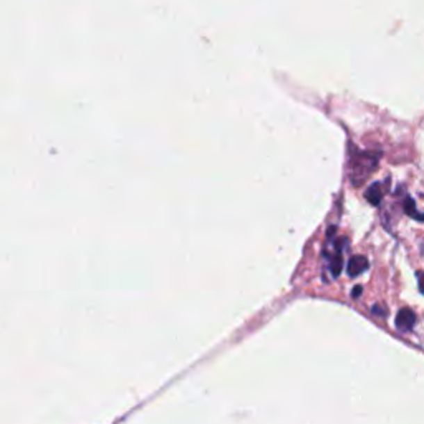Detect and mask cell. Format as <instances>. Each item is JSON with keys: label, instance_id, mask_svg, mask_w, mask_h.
I'll list each match as a JSON object with an SVG mask.
<instances>
[{"label": "cell", "instance_id": "cell-1", "mask_svg": "<svg viewBox=\"0 0 424 424\" xmlns=\"http://www.w3.org/2000/svg\"><path fill=\"white\" fill-rule=\"evenodd\" d=\"M380 153H371V151L358 149L350 142L348 153V174L350 181L354 188L365 184L371 172L376 170L380 161Z\"/></svg>", "mask_w": 424, "mask_h": 424}, {"label": "cell", "instance_id": "cell-2", "mask_svg": "<svg viewBox=\"0 0 424 424\" xmlns=\"http://www.w3.org/2000/svg\"><path fill=\"white\" fill-rule=\"evenodd\" d=\"M345 244H347L345 237H341V239H336L335 242H333V249H335V252H333L332 255L330 254H323L325 257H328V269H330L333 279L340 277L341 270H343V247H345Z\"/></svg>", "mask_w": 424, "mask_h": 424}, {"label": "cell", "instance_id": "cell-3", "mask_svg": "<svg viewBox=\"0 0 424 424\" xmlns=\"http://www.w3.org/2000/svg\"><path fill=\"white\" fill-rule=\"evenodd\" d=\"M414 323H416V313H414L411 309H408V307H405V309L398 311L395 320V327L398 332L408 333L414 328Z\"/></svg>", "mask_w": 424, "mask_h": 424}, {"label": "cell", "instance_id": "cell-4", "mask_svg": "<svg viewBox=\"0 0 424 424\" xmlns=\"http://www.w3.org/2000/svg\"><path fill=\"white\" fill-rule=\"evenodd\" d=\"M368 267H370V262H368L365 255H353V257L348 261L347 274L350 277H358L361 275L363 272H366Z\"/></svg>", "mask_w": 424, "mask_h": 424}, {"label": "cell", "instance_id": "cell-5", "mask_svg": "<svg viewBox=\"0 0 424 424\" xmlns=\"http://www.w3.org/2000/svg\"><path fill=\"white\" fill-rule=\"evenodd\" d=\"M383 196H384V189L382 183H373L371 186H368L365 191V199L371 206H380Z\"/></svg>", "mask_w": 424, "mask_h": 424}, {"label": "cell", "instance_id": "cell-6", "mask_svg": "<svg viewBox=\"0 0 424 424\" xmlns=\"http://www.w3.org/2000/svg\"><path fill=\"white\" fill-rule=\"evenodd\" d=\"M403 211L406 215H409L411 219L414 220H419V222H424V214H421V212L418 211L416 207V201H414L413 197H406L405 202H403Z\"/></svg>", "mask_w": 424, "mask_h": 424}, {"label": "cell", "instance_id": "cell-7", "mask_svg": "<svg viewBox=\"0 0 424 424\" xmlns=\"http://www.w3.org/2000/svg\"><path fill=\"white\" fill-rule=\"evenodd\" d=\"M416 279H418L419 292H421L423 295H424V272H423V270H418V272H416Z\"/></svg>", "mask_w": 424, "mask_h": 424}, {"label": "cell", "instance_id": "cell-8", "mask_svg": "<svg viewBox=\"0 0 424 424\" xmlns=\"http://www.w3.org/2000/svg\"><path fill=\"white\" fill-rule=\"evenodd\" d=\"M371 311H373L375 315H380V317H386L388 315V309H383V307H380V305H375Z\"/></svg>", "mask_w": 424, "mask_h": 424}, {"label": "cell", "instance_id": "cell-9", "mask_svg": "<svg viewBox=\"0 0 424 424\" xmlns=\"http://www.w3.org/2000/svg\"><path fill=\"white\" fill-rule=\"evenodd\" d=\"M361 292H363V287H361V285H357V287H353L352 297H353V298H358V297L361 295Z\"/></svg>", "mask_w": 424, "mask_h": 424}]
</instances>
